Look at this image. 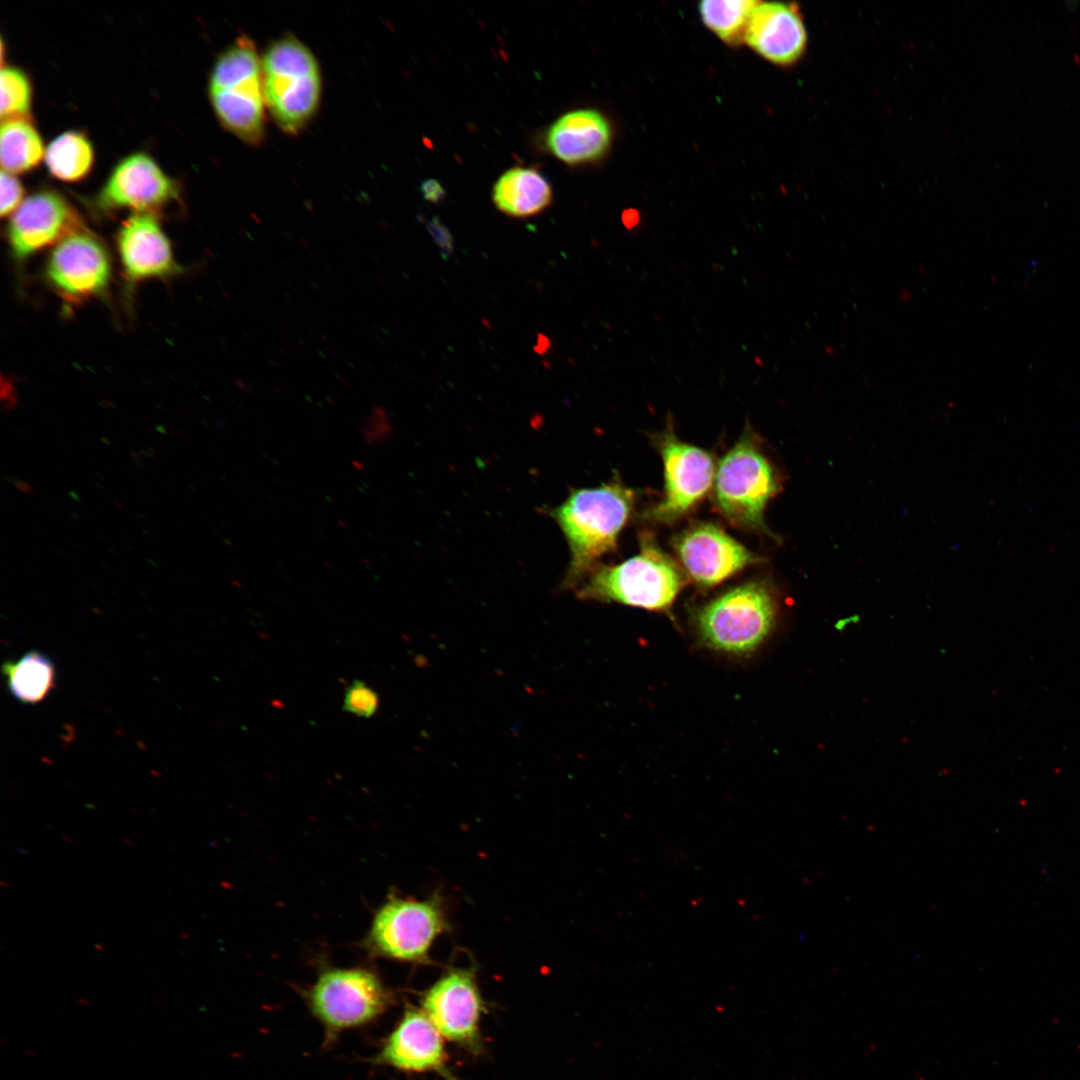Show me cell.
I'll return each mask as SVG.
<instances>
[{
  "label": "cell",
  "instance_id": "8992f818",
  "mask_svg": "<svg viewBox=\"0 0 1080 1080\" xmlns=\"http://www.w3.org/2000/svg\"><path fill=\"white\" fill-rule=\"evenodd\" d=\"M262 79L266 106L278 127L299 133L316 113L321 97V73L310 49L287 35L265 50Z\"/></svg>",
  "mask_w": 1080,
  "mask_h": 1080
},
{
  "label": "cell",
  "instance_id": "9a60e30c",
  "mask_svg": "<svg viewBox=\"0 0 1080 1080\" xmlns=\"http://www.w3.org/2000/svg\"><path fill=\"white\" fill-rule=\"evenodd\" d=\"M81 229L71 205L60 194L42 190L26 197L10 216L8 238L14 256L23 260Z\"/></svg>",
  "mask_w": 1080,
  "mask_h": 1080
},
{
  "label": "cell",
  "instance_id": "4fadbf2b",
  "mask_svg": "<svg viewBox=\"0 0 1080 1080\" xmlns=\"http://www.w3.org/2000/svg\"><path fill=\"white\" fill-rule=\"evenodd\" d=\"M46 272L50 283L66 300L79 302L104 292L110 281L111 265L103 244L81 229L57 243Z\"/></svg>",
  "mask_w": 1080,
  "mask_h": 1080
},
{
  "label": "cell",
  "instance_id": "d6986e66",
  "mask_svg": "<svg viewBox=\"0 0 1080 1080\" xmlns=\"http://www.w3.org/2000/svg\"><path fill=\"white\" fill-rule=\"evenodd\" d=\"M492 200L502 213L517 218L536 215L552 201V188L535 168L513 167L495 182Z\"/></svg>",
  "mask_w": 1080,
  "mask_h": 1080
},
{
  "label": "cell",
  "instance_id": "277c9868",
  "mask_svg": "<svg viewBox=\"0 0 1080 1080\" xmlns=\"http://www.w3.org/2000/svg\"><path fill=\"white\" fill-rule=\"evenodd\" d=\"M780 488L774 466L747 425L716 467L712 486L716 508L734 526L768 532L765 507Z\"/></svg>",
  "mask_w": 1080,
  "mask_h": 1080
},
{
  "label": "cell",
  "instance_id": "cb8c5ba5",
  "mask_svg": "<svg viewBox=\"0 0 1080 1080\" xmlns=\"http://www.w3.org/2000/svg\"><path fill=\"white\" fill-rule=\"evenodd\" d=\"M32 86L28 76L14 66L2 67L0 72L1 119L21 118L30 113Z\"/></svg>",
  "mask_w": 1080,
  "mask_h": 1080
},
{
  "label": "cell",
  "instance_id": "5b68a950",
  "mask_svg": "<svg viewBox=\"0 0 1080 1080\" xmlns=\"http://www.w3.org/2000/svg\"><path fill=\"white\" fill-rule=\"evenodd\" d=\"M778 603L770 586L753 580L735 586L703 605L696 615L701 641L714 650L746 655L772 632Z\"/></svg>",
  "mask_w": 1080,
  "mask_h": 1080
},
{
  "label": "cell",
  "instance_id": "7c38bea8",
  "mask_svg": "<svg viewBox=\"0 0 1080 1080\" xmlns=\"http://www.w3.org/2000/svg\"><path fill=\"white\" fill-rule=\"evenodd\" d=\"M444 1040L422 1009L409 1006L372 1062L401 1072H433L444 1080H458L449 1066Z\"/></svg>",
  "mask_w": 1080,
  "mask_h": 1080
},
{
  "label": "cell",
  "instance_id": "2e32d148",
  "mask_svg": "<svg viewBox=\"0 0 1080 1080\" xmlns=\"http://www.w3.org/2000/svg\"><path fill=\"white\" fill-rule=\"evenodd\" d=\"M744 40L769 62L787 67L805 55L808 32L795 3L758 2L750 15Z\"/></svg>",
  "mask_w": 1080,
  "mask_h": 1080
},
{
  "label": "cell",
  "instance_id": "6da1fadb",
  "mask_svg": "<svg viewBox=\"0 0 1080 1080\" xmlns=\"http://www.w3.org/2000/svg\"><path fill=\"white\" fill-rule=\"evenodd\" d=\"M634 502V491L615 477L599 487L571 488L564 502L546 511L559 526L570 551L562 589L574 591L604 555L616 550Z\"/></svg>",
  "mask_w": 1080,
  "mask_h": 1080
},
{
  "label": "cell",
  "instance_id": "3957f363",
  "mask_svg": "<svg viewBox=\"0 0 1080 1080\" xmlns=\"http://www.w3.org/2000/svg\"><path fill=\"white\" fill-rule=\"evenodd\" d=\"M208 96L221 125L241 141L257 146L265 136L262 62L254 42L238 37L216 59Z\"/></svg>",
  "mask_w": 1080,
  "mask_h": 1080
},
{
  "label": "cell",
  "instance_id": "603a6c76",
  "mask_svg": "<svg viewBox=\"0 0 1080 1080\" xmlns=\"http://www.w3.org/2000/svg\"><path fill=\"white\" fill-rule=\"evenodd\" d=\"M758 4L750 0H704L698 10L704 24L721 40L737 44L744 39L750 15Z\"/></svg>",
  "mask_w": 1080,
  "mask_h": 1080
},
{
  "label": "cell",
  "instance_id": "ac0fdd59",
  "mask_svg": "<svg viewBox=\"0 0 1080 1080\" xmlns=\"http://www.w3.org/2000/svg\"><path fill=\"white\" fill-rule=\"evenodd\" d=\"M544 141L547 150L557 159L569 165L585 164L600 159L607 152L611 128L599 111L574 110L552 123Z\"/></svg>",
  "mask_w": 1080,
  "mask_h": 1080
},
{
  "label": "cell",
  "instance_id": "d4e9b609",
  "mask_svg": "<svg viewBox=\"0 0 1080 1080\" xmlns=\"http://www.w3.org/2000/svg\"><path fill=\"white\" fill-rule=\"evenodd\" d=\"M343 708L359 717H371L378 708L376 692L364 682L356 680L345 691Z\"/></svg>",
  "mask_w": 1080,
  "mask_h": 1080
},
{
  "label": "cell",
  "instance_id": "7a4b0ae2",
  "mask_svg": "<svg viewBox=\"0 0 1080 1080\" xmlns=\"http://www.w3.org/2000/svg\"><path fill=\"white\" fill-rule=\"evenodd\" d=\"M685 582L684 573L649 535L640 551L615 565H598L574 590L581 600L617 602L653 611L671 608Z\"/></svg>",
  "mask_w": 1080,
  "mask_h": 1080
},
{
  "label": "cell",
  "instance_id": "9c48e42d",
  "mask_svg": "<svg viewBox=\"0 0 1080 1080\" xmlns=\"http://www.w3.org/2000/svg\"><path fill=\"white\" fill-rule=\"evenodd\" d=\"M655 440L664 466V493L644 516L655 523L671 524L710 491L716 466L708 451L680 440L671 423Z\"/></svg>",
  "mask_w": 1080,
  "mask_h": 1080
},
{
  "label": "cell",
  "instance_id": "4316f807",
  "mask_svg": "<svg viewBox=\"0 0 1080 1080\" xmlns=\"http://www.w3.org/2000/svg\"><path fill=\"white\" fill-rule=\"evenodd\" d=\"M426 227L435 244L440 249L442 258L448 259L454 251V240L449 229L437 217L430 219L427 222Z\"/></svg>",
  "mask_w": 1080,
  "mask_h": 1080
},
{
  "label": "cell",
  "instance_id": "44dd1931",
  "mask_svg": "<svg viewBox=\"0 0 1080 1080\" xmlns=\"http://www.w3.org/2000/svg\"><path fill=\"white\" fill-rule=\"evenodd\" d=\"M43 140L28 118L2 120L0 130V162L3 171L25 173L44 160Z\"/></svg>",
  "mask_w": 1080,
  "mask_h": 1080
},
{
  "label": "cell",
  "instance_id": "7402d4cb",
  "mask_svg": "<svg viewBox=\"0 0 1080 1080\" xmlns=\"http://www.w3.org/2000/svg\"><path fill=\"white\" fill-rule=\"evenodd\" d=\"M44 162L49 174L63 182L85 179L95 162L92 143L80 131L68 130L56 136L46 147Z\"/></svg>",
  "mask_w": 1080,
  "mask_h": 1080
},
{
  "label": "cell",
  "instance_id": "30bf717a",
  "mask_svg": "<svg viewBox=\"0 0 1080 1080\" xmlns=\"http://www.w3.org/2000/svg\"><path fill=\"white\" fill-rule=\"evenodd\" d=\"M421 1009L445 1040L479 1056L484 1051L481 1020L486 1012L472 968H451L421 997Z\"/></svg>",
  "mask_w": 1080,
  "mask_h": 1080
},
{
  "label": "cell",
  "instance_id": "5bb4252c",
  "mask_svg": "<svg viewBox=\"0 0 1080 1080\" xmlns=\"http://www.w3.org/2000/svg\"><path fill=\"white\" fill-rule=\"evenodd\" d=\"M177 197V185L159 164L145 152H134L114 166L97 203L102 210L152 213Z\"/></svg>",
  "mask_w": 1080,
  "mask_h": 1080
},
{
  "label": "cell",
  "instance_id": "52a82bcc",
  "mask_svg": "<svg viewBox=\"0 0 1080 1080\" xmlns=\"http://www.w3.org/2000/svg\"><path fill=\"white\" fill-rule=\"evenodd\" d=\"M393 1000L379 976L365 968L325 969L306 992V1004L322 1025L326 1042L373 1023Z\"/></svg>",
  "mask_w": 1080,
  "mask_h": 1080
},
{
  "label": "cell",
  "instance_id": "e0dca14e",
  "mask_svg": "<svg viewBox=\"0 0 1080 1080\" xmlns=\"http://www.w3.org/2000/svg\"><path fill=\"white\" fill-rule=\"evenodd\" d=\"M118 250L127 279L136 283L177 271L170 242L152 213H134L118 231Z\"/></svg>",
  "mask_w": 1080,
  "mask_h": 1080
},
{
  "label": "cell",
  "instance_id": "ffe728a7",
  "mask_svg": "<svg viewBox=\"0 0 1080 1080\" xmlns=\"http://www.w3.org/2000/svg\"><path fill=\"white\" fill-rule=\"evenodd\" d=\"M2 673L10 695L24 704L41 702L56 687L54 663L37 650L4 662Z\"/></svg>",
  "mask_w": 1080,
  "mask_h": 1080
},
{
  "label": "cell",
  "instance_id": "83f0119b",
  "mask_svg": "<svg viewBox=\"0 0 1080 1080\" xmlns=\"http://www.w3.org/2000/svg\"><path fill=\"white\" fill-rule=\"evenodd\" d=\"M421 192L425 200L439 203L445 197V190L435 179H428L421 184Z\"/></svg>",
  "mask_w": 1080,
  "mask_h": 1080
},
{
  "label": "cell",
  "instance_id": "ba28073f",
  "mask_svg": "<svg viewBox=\"0 0 1080 1080\" xmlns=\"http://www.w3.org/2000/svg\"><path fill=\"white\" fill-rule=\"evenodd\" d=\"M449 928L441 895L423 900L392 896L375 913L366 945L377 956L426 963L433 943Z\"/></svg>",
  "mask_w": 1080,
  "mask_h": 1080
},
{
  "label": "cell",
  "instance_id": "f1b7e54d",
  "mask_svg": "<svg viewBox=\"0 0 1080 1080\" xmlns=\"http://www.w3.org/2000/svg\"><path fill=\"white\" fill-rule=\"evenodd\" d=\"M13 483H14V486L23 493L32 492V487L28 483H26V482H24L22 480L14 479Z\"/></svg>",
  "mask_w": 1080,
  "mask_h": 1080
},
{
  "label": "cell",
  "instance_id": "484cf974",
  "mask_svg": "<svg viewBox=\"0 0 1080 1080\" xmlns=\"http://www.w3.org/2000/svg\"><path fill=\"white\" fill-rule=\"evenodd\" d=\"M0 212L2 217L11 216L24 201L25 190L15 174L1 171Z\"/></svg>",
  "mask_w": 1080,
  "mask_h": 1080
},
{
  "label": "cell",
  "instance_id": "8fae6325",
  "mask_svg": "<svg viewBox=\"0 0 1080 1080\" xmlns=\"http://www.w3.org/2000/svg\"><path fill=\"white\" fill-rule=\"evenodd\" d=\"M673 548L685 573L702 587L715 586L762 561L722 528L708 522L692 525L676 535Z\"/></svg>",
  "mask_w": 1080,
  "mask_h": 1080
}]
</instances>
